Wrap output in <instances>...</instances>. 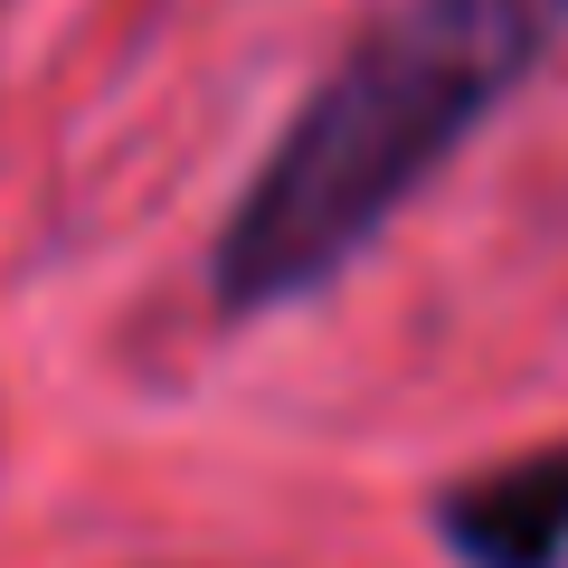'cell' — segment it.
I'll return each mask as SVG.
<instances>
[{
    "label": "cell",
    "instance_id": "7a4b0ae2",
    "mask_svg": "<svg viewBox=\"0 0 568 568\" xmlns=\"http://www.w3.org/2000/svg\"><path fill=\"white\" fill-rule=\"evenodd\" d=\"M426 530L455 568H568V436L436 484Z\"/></svg>",
    "mask_w": 568,
    "mask_h": 568
},
{
    "label": "cell",
    "instance_id": "6da1fadb",
    "mask_svg": "<svg viewBox=\"0 0 568 568\" xmlns=\"http://www.w3.org/2000/svg\"><path fill=\"white\" fill-rule=\"evenodd\" d=\"M568 48V0H388L304 85L209 237V313L265 323L351 275Z\"/></svg>",
    "mask_w": 568,
    "mask_h": 568
}]
</instances>
